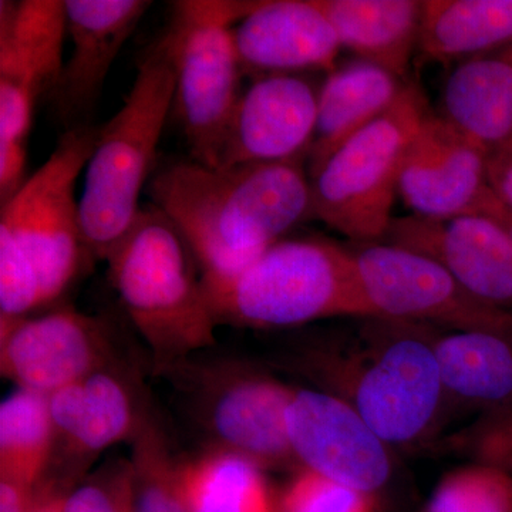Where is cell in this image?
I'll list each match as a JSON object with an SVG mask.
<instances>
[{
  "instance_id": "1",
  "label": "cell",
  "mask_w": 512,
  "mask_h": 512,
  "mask_svg": "<svg viewBox=\"0 0 512 512\" xmlns=\"http://www.w3.org/2000/svg\"><path fill=\"white\" fill-rule=\"evenodd\" d=\"M147 190L180 229L202 278L238 274L313 220L306 157L220 167L178 160L157 170Z\"/></svg>"
},
{
  "instance_id": "2",
  "label": "cell",
  "mask_w": 512,
  "mask_h": 512,
  "mask_svg": "<svg viewBox=\"0 0 512 512\" xmlns=\"http://www.w3.org/2000/svg\"><path fill=\"white\" fill-rule=\"evenodd\" d=\"M99 126L67 130L0 212V320L28 318L62 298L89 261L77 178Z\"/></svg>"
},
{
  "instance_id": "3",
  "label": "cell",
  "mask_w": 512,
  "mask_h": 512,
  "mask_svg": "<svg viewBox=\"0 0 512 512\" xmlns=\"http://www.w3.org/2000/svg\"><path fill=\"white\" fill-rule=\"evenodd\" d=\"M360 342L322 346L306 357V373L348 402L386 444L429 433L446 403L429 323L369 316Z\"/></svg>"
},
{
  "instance_id": "4",
  "label": "cell",
  "mask_w": 512,
  "mask_h": 512,
  "mask_svg": "<svg viewBox=\"0 0 512 512\" xmlns=\"http://www.w3.org/2000/svg\"><path fill=\"white\" fill-rule=\"evenodd\" d=\"M111 285L154 359L165 369L215 345L218 323L197 259L180 229L156 205H141L109 258Z\"/></svg>"
},
{
  "instance_id": "5",
  "label": "cell",
  "mask_w": 512,
  "mask_h": 512,
  "mask_svg": "<svg viewBox=\"0 0 512 512\" xmlns=\"http://www.w3.org/2000/svg\"><path fill=\"white\" fill-rule=\"evenodd\" d=\"M175 50L168 29L137 64L136 79L116 116L99 126L80 197L90 258L107 261L141 210L140 195L175 94Z\"/></svg>"
},
{
  "instance_id": "6",
  "label": "cell",
  "mask_w": 512,
  "mask_h": 512,
  "mask_svg": "<svg viewBox=\"0 0 512 512\" xmlns=\"http://www.w3.org/2000/svg\"><path fill=\"white\" fill-rule=\"evenodd\" d=\"M218 325L282 329L376 316L352 249L325 238H284L228 278H202Z\"/></svg>"
},
{
  "instance_id": "7",
  "label": "cell",
  "mask_w": 512,
  "mask_h": 512,
  "mask_svg": "<svg viewBox=\"0 0 512 512\" xmlns=\"http://www.w3.org/2000/svg\"><path fill=\"white\" fill-rule=\"evenodd\" d=\"M429 114L420 87L407 83L382 117L309 175L313 218L357 245L383 242L394 220L404 157Z\"/></svg>"
},
{
  "instance_id": "8",
  "label": "cell",
  "mask_w": 512,
  "mask_h": 512,
  "mask_svg": "<svg viewBox=\"0 0 512 512\" xmlns=\"http://www.w3.org/2000/svg\"><path fill=\"white\" fill-rule=\"evenodd\" d=\"M256 2L173 3L168 32L175 50L173 111L190 147L191 160L218 167L244 74L232 26Z\"/></svg>"
},
{
  "instance_id": "9",
  "label": "cell",
  "mask_w": 512,
  "mask_h": 512,
  "mask_svg": "<svg viewBox=\"0 0 512 512\" xmlns=\"http://www.w3.org/2000/svg\"><path fill=\"white\" fill-rule=\"evenodd\" d=\"M64 0L0 2V168L26 170L37 100L52 97L63 70Z\"/></svg>"
},
{
  "instance_id": "10",
  "label": "cell",
  "mask_w": 512,
  "mask_h": 512,
  "mask_svg": "<svg viewBox=\"0 0 512 512\" xmlns=\"http://www.w3.org/2000/svg\"><path fill=\"white\" fill-rule=\"evenodd\" d=\"M352 252L376 316L512 338V311L478 298L433 259L387 242Z\"/></svg>"
},
{
  "instance_id": "11",
  "label": "cell",
  "mask_w": 512,
  "mask_h": 512,
  "mask_svg": "<svg viewBox=\"0 0 512 512\" xmlns=\"http://www.w3.org/2000/svg\"><path fill=\"white\" fill-rule=\"evenodd\" d=\"M194 383L195 414L214 450L239 454L262 468L296 463L286 429L295 389L238 365L201 370Z\"/></svg>"
},
{
  "instance_id": "12",
  "label": "cell",
  "mask_w": 512,
  "mask_h": 512,
  "mask_svg": "<svg viewBox=\"0 0 512 512\" xmlns=\"http://www.w3.org/2000/svg\"><path fill=\"white\" fill-rule=\"evenodd\" d=\"M107 323L64 306L0 320V370L20 389L50 394L111 365Z\"/></svg>"
},
{
  "instance_id": "13",
  "label": "cell",
  "mask_w": 512,
  "mask_h": 512,
  "mask_svg": "<svg viewBox=\"0 0 512 512\" xmlns=\"http://www.w3.org/2000/svg\"><path fill=\"white\" fill-rule=\"evenodd\" d=\"M286 429L293 457L305 470L370 495L389 481V444L335 394L293 390Z\"/></svg>"
},
{
  "instance_id": "14",
  "label": "cell",
  "mask_w": 512,
  "mask_h": 512,
  "mask_svg": "<svg viewBox=\"0 0 512 512\" xmlns=\"http://www.w3.org/2000/svg\"><path fill=\"white\" fill-rule=\"evenodd\" d=\"M383 242L433 259L483 301L512 311V237L493 218H394Z\"/></svg>"
},
{
  "instance_id": "15",
  "label": "cell",
  "mask_w": 512,
  "mask_h": 512,
  "mask_svg": "<svg viewBox=\"0 0 512 512\" xmlns=\"http://www.w3.org/2000/svg\"><path fill=\"white\" fill-rule=\"evenodd\" d=\"M319 90L302 73L256 77L242 92L232 114L220 165L308 158L318 117Z\"/></svg>"
},
{
  "instance_id": "16",
  "label": "cell",
  "mask_w": 512,
  "mask_h": 512,
  "mask_svg": "<svg viewBox=\"0 0 512 512\" xmlns=\"http://www.w3.org/2000/svg\"><path fill=\"white\" fill-rule=\"evenodd\" d=\"M487 151L441 116L429 114L404 157L399 195L416 217L476 214L487 187Z\"/></svg>"
},
{
  "instance_id": "17",
  "label": "cell",
  "mask_w": 512,
  "mask_h": 512,
  "mask_svg": "<svg viewBox=\"0 0 512 512\" xmlns=\"http://www.w3.org/2000/svg\"><path fill=\"white\" fill-rule=\"evenodd\" d=\"M69 57L53 92V106L67 130L89 123L111 66L128 37L153 6L150 0H64Z\"/></svg>"
},
{
  "instance_id": "18",
  "label": "cell",
  "mask_w": 512,
  "mask_h": 512,
  "mask_svg": "<svg viewBox=\"0 0 512 512\" xmlns=\"http://www.w3.org/2000/svg\"><path fill=\"white\" fill-rule=\"evenodd\" d=\"M242 70L256 76L329 73L338 64L342 45L316 0H258L232 26Z\"/></svg>"
},
{
  "instance_id": "19",
  "label": "cell",
  "mask_w": 512,
  "mask_h": 512,
  "mask_svg": "<svg viewBox=\"0 0 512 512\" xmlns=\"http://www.w3.org/2000/svg\"><path fill=\"white\" fill-rule=\"evenodd\" d=\"M47 397L56 448L74 463L133 441L147 416L131 384L111 365Z\"/></svg>"
},
{
  "instance_id": "20",
  "label": "cell",
  "mask_w": 512,
  "mask_h": 512,
  "mask_svg": "<svg viewBox=\"0 0 512 512\" xmlns=\"http://www.w3.org/2000/svg\"><path fill=\"white\" fill-rule=\"evenodd\" d=\"M320 86L318 117L309 150V175L350 138L382 117L399 100L406 80L366 60L340 64Z\"/></svg>"
},
{
  "instance_id": "21",
  "label": "cell",
  "mask_w": 512,
  "mask_h": 512,
  "mask_svg": "<svg viewBox=\"0 0 512 512\" xmlns=\"http://www.w3.org/2000/svg\"><path fill=\"white\" fill-rule=\"evenodd\" d=\"M342 49L404 79L419 47L420 0H316Z\"/></svg>"
},
{
  "instance_id": "22",
  "label": "cell",
  "mask_w": 512,
  "mask_h": 512,
  "mask_svg": "<svg viewBox=\"0 0 512 512\" xmlns=\"http://www.w3.org/2000/svg\"><path fill=\"white\" fill-rule=\"evenodd\" d=\"M443 119L487 153L512 140V57L464 60L448 76Z\"/></svg>"
},
{
  "instance_id": "23",
  "label": "cell",
  "mask_w": 512,
  "mask_h": 512,
  "mask_svg": "<svg viewBox=\"0 0 512 512\" xmlns=\"http://www.w3.org/2000/svg\"><path fill=\"white\" fill-rule=\"evenodd\" d=\"M512 42V0H421L419 47L448 63L484 56Z\"/></svg>"
},
{
  "instance_id": "24",
  "label": "cell",
  "mask_w": 512,
  "mask_h": 512,
  "mask_svg": "<svg viewBox=\"0 0 512 512\" xmlns=\"http://www.w3.org/2000/svg\"><path fill=\"white\" fill-rule=\"evenodd\" d=\"M446 402L493 409L512 397V338L453 332L434 342Z\"/></svg>"
},
{
  "instance_id": "25",
  "label": "cell",
  "mask_w": 512,
  "mask_h": 512,
  "mask_svg": "<svg viewBox=\"0 0 512 512\" xmlns=\"http://www.w3.org/2000/svg\"><path fill=\"white\" fill-rule=\"evenodd\" d=\"M262 470L247 457L214 448L181 464L190 512H278Z\"/></svg>"
},
{
  "instance_id": "26",
  "label": "cell",
  "mask_w": 512,
  "mask_h": 512,
  "mask_svg": "<svg viewBox=\"0 0 512 512\" xmlns=\"http://www.w3.org/2000/svg\"><path fill=\"white\" fill-rule=\"evenodd\" d=\"M55 448L49 397L19 387L0 404V480L35 490Z\"/></svg>"
},
{
  "instance_id": "27",
  "label": "cell",
  "mask_w": 512,
  "mask_h": 512,
  "mask_svg": "<svg viewBox=\"0 0 512 512\" xmlns=\"http://www.w3.org/2000/svg\"><path fill=\"white\" fill-rule=\"evenodd\" d=\"M134 512H190L177 463L164 431L146 416L131 441Z\"/></svg>"
},
{
  "instance_id": "28",
  "label": "cell",
  "mask_w": 512,
  "mask_h": 512,
  "mask_svg": "<svg viewBox=\"0 0 512 512\" xmlns=\"http://www.w3.org/2000/svg\"><path fill=\"white\" fill-rule=\"evenodd\" d=\"M426 512H512V476L474 464L444 477Z\"/></svg>"
},
{
  "instance_id": "29",
  "label": "cell",
  "mask_w": 512,
  "mask_h": 512,
  "mask_svg": "<svg viewBox=\"0 0 512 512\" xmlns=\"http://www.w3.org/2000/svg\"><path fill=\"white\" fill-rule=\"evenodd\" d=\"M450 444L474 464L512 476V397L481 413L470 427L451 437Z\"/></svg>"
},
{
  "instance_id": "30",
  "label": "cell",
  "mask_w": 512,
  "mask_h": 512,
  "mask_svg": "<svg viewBox=\"0 0 512 512\" xmlns=\"http://www.w3.org/2000/svg\"><path fill=\"white\" fill-rule=\"evenodd\" d=\"M278 512H375V505L372 495L303 468L282 495Z\"/></svg>"
},
{
  "instance_id": "31",
  "label": "cell",
  "mask_w": 512,
  "mask_h": 512,
  "mask_svg": "<svg viewBox=\"0 0 512 512\" xmlns=\"http://www.w3.org/2000/svg\"><path fill=\"white\" fill-rule=\"evenodd\" d=\"M62 512H134L131 461H110L63 494Z\"/></svg>"
},
{
  "instance_id": "32",
  "label": "cell",
  "mask_w": 512,
  "mask_h": 512,
  "mask_svg": "<svg viewBox=\"0 0 512 512\" xmlns=\"http://www.w3.org/2000/svg\"><path fill=\"white\" fill-rule=\"evenodd\" d=\"M487 187L498 204L512 214V140L488 153Z\"/></svg>"
},
{
  "instance_id": "33",
  "label": "cell",
  "mask_w": 512,
  "mask_h": 512,
  "mask_svg": "<svg viewBox=\"0 0 512 512\" xmlns=\"http://www.w3.org/2000/svg\"><path fill=\"white\" fill-rule=\"evenodd\" d=\"M33 497L32 488L15 481L0 480V512H29Z\"/></svg>"
},
{
  "instance_id": "34",
  "label": "cell",
  "mask_w": 512,
  "mask_h": 512,
  "mask_svg": "<svg viewBox=\"0 0 512 512\" xmlns=\"http://www.w3.org/2000/svg\"><path fill=\"white\" fill-rule=\"evenodd\" d=\"M476 214H483L487 215V217L493 218V220L497 221L498 224L503 225V227L510 232L512 237V214L505 211L504 208L498 204L490 190H488V194L485 195L483 204L480 205Z\"/></svg>"
},
{
  "instance_id": "35",
  "label": "cell",
  "mask_w": 512,
  "mask_h": 512,
  "mask_svg": "<svg viewBox=\"0 0 512 512\" xmlns=\"http://www.w3.org/2000/svg\"><path fill=\"white\" fill-rule=\"evenodd\" d=\"M63 494L46 491L42 495L33 497L29 512H62Z\"/></svg>"
},
{
  "instance_id": "36",
  "label": "cell",
  "mask_w": 512,
  "mask_h": 512,
  "mask_svg": "<svg viewBox=\"0 0 512 512\" xmlns=\"http://www.w3.org/2000/svg\"><path fill=\"white\" fill-rule=\"evenodd\" d=\"M508 55H510L512 57V49L510 50V52H507Z\"/></svg>"
}]
</instances>
